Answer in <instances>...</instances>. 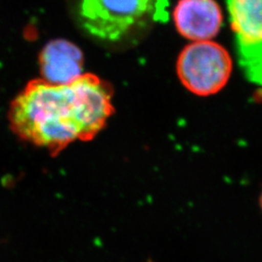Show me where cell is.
Listing matches in <instances>:
<instances>
[{
  "mask_svg": "<svg viewBox=\"0 0 262 262\" xmlns=\"http://www.w3.org/2000/svg\"><path fill=\"white\" fill-rule=\"evenodd\" d=\"M232 58L213 41L193 42L183 49L177 60L181 83L191 94L210 96L220 93L232 73Z\"/></svg>",
  "mask_w": 262,
  "mask_h": 262,
  "instance_id": "cell-3",
  "label": "cell"
},
{
  "mask_svg": "<svg viewBox=\"0 0 262 262\" xmlns=\"http://www.w3.org/2000/svg\"><path fill=\"white\" fill-rule=\"evenodd\" d=\"M84 54L74 43L64 39L49 42L39 55L42 80L55 84H64L84 74Z\"/></svg>",
  "mask_w": 262,
  "mask_h": 262,
  "instance_id": "cell-6",
  "label": "cell"
},
{
  "mask_svg": "<svg viewBox=\"0 0 262 262\" xmlns=\"http://www.w3.org/2000/svg\"><path fill=\"white\" fill-rule=\"evenodd\" d=\"M168 0H74L77 25L108 46H131L168 19Z\"/></svg>",
  "mask_w": 262,
  "mask_h": 262,
  "instance_id": "cell-2",
  "label": "cell"
},
{
  "mask_svg": "<svg viewBox=\"0 0 262 262\" xmlns=\"http://www.w3.org/2000/svg\"><path fill=\"white\" fill-rule=\"evenodd\" d=\"M227 9L240 67L262 85V0H227Z\"/></svg>",
  "mask_w": 262,
  "mask_h": 262,
  "instance_id": "cell-4",
  "label": "cell"
},
{
  "mask_svg": "<svg viewBox=\"0 0 262 262\" xmlns=\"http://www.w3.org/2000/svg\"><path fill=\"white\" fill-rule=\"evenodd\" d=\"M179 33L193 42L210 41L223 25V11L215 0H179L173 11Z\"/></svg>",
  "mask_w": 262,
  "mask_h": 262,
  "instance_id": "cell-5",
  "label": "cell"
},
{
  "mask_svg": "<svg viewBox=\"0 0 262 262\" xmlns=\"http://www.w3.org/2000/svg\"><path fill=\"white\" fill-rule=\"evenodd\" d=\"M147 262H154V261H151V260H149V261H147Z\"/></svg>",
  "mask_w": 262,
  "mask_h": 262,
  "instance_id": "cell-8",
  "label": "cell"
},
{
  "mask_svg": "<svg viewBox=\"0 0 262 262\" xmlns=\"http://www.w3.org/2000/svg\"><path fill=\"white\" fill-rule=\"evenodd\" d=\"M259 207H260V209H261L262 211V192L261 194H260V196H259Z\"/></svg>",
  "mask_w": 262,
  "mask_h": 262,
  "instance_id": "cell-7",
  "label": "cell"
},
{
  "mask_svg": "<svg viewBox=\"0 0 262 262\" xmlns=\"http://www.w3.org/2000/svg\"><path fill=\"white\" fill-rule=\"evenodd\" d=\"M112 100L110 84L94 74L64 84L32 80L10 104V128L55 157L70 144L98 135L114 113Z\"/></svg>",
  "mask_w": 262,
  "mask_h": 262,
  "instance_id": "cell-1",
  "label": "cell"
}]
</instances>
